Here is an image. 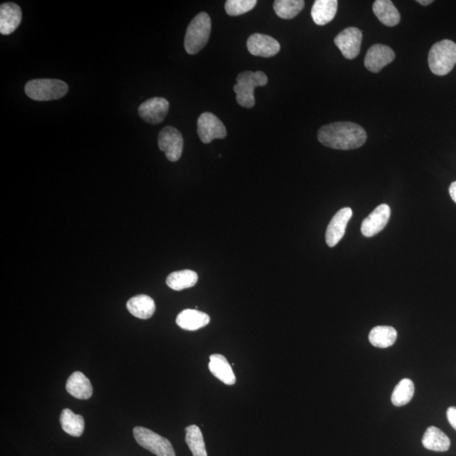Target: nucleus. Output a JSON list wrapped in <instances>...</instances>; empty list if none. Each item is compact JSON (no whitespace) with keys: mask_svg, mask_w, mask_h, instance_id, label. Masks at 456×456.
I'll use <instances>...</instances> for the list:
<instances>
[{"mask_svg":"<svg viewBox=\"0 0 456 456\" xmlns=\"http://www.w3.org/2000/svg\"><path fill=\"white\" fill-rule=\"evenodd\" d=\"M127 309L136 318L147 319L156 311L154 300L147 295H137L128 301Z\"/></svg>","mask_w":456,"mask_h":456,"instance_id":"aec40b11","label":"nucleus"},{"mask_svg":"<svg viewBox=\"0 0 456 456\" xmlns=\"http://www.w3.org/2000/svg\"><path fill=\"white\" fill-rule=\"evenodd\" d=\"M414 391L413 382L409 378H403L395 388L391 396L392 403L395 407H403V405L408 404L413 398Z\"/></svg>","mask_w":456,"mask_h":456,"instance_id":"cd10ccee","label":"nucleus"},{"mask_svg":"<svg viewBox=\"0 0 456 456\" xmlns=\"http://www.w3.org/2000/svg\"><path fill=\"white\" fill-rule=\"evenodd\" d=\"M373 11L385 26H395L400 21V13L390 0H377L373 4Z\"/></svg>","mask_w":456,"mask_h":456,"instance_id":"412c9836","label":"nucleus"},{"mask_svg":"<svg viewBox=\"0 0 456 456\" xmlns=\"http://www.w3.org/2000/svg\"><path fill=\"white\" fill-rule=\"evenodd\" d=\"M249 52L254 56L271 58L279 53L280 43L268 35L254 33L247 41Z\"/></svg>","mask_w":456,"mask_h":456,"instance_id":"ddd939ff","label":"nucleus"},{"mask_svg":"<svg viewBox=\"0 0 456 456\" xmlns=\"http://www.w3.org/2000/svg\"><path fill=\"white\" fill-rule=\"evenodd\" d=\"M256 4V0H228L225 11L228 16H238L252 11Z\"/></svg>","mask_w":456,"mask_h":456,"instance_id":"c85d7f7f","label":"nucleus"},{"mask_svg":"<svg viewBox=\"0 0 456 456\" xmlns=\"http://www.w3.org/2000/svg\"><path fill=\"white\" fill-rule=\"evenodd\" d=\"M338 1L336 0H316L312 7L313 21L318 26H325L334 19Z\"/></svg>","mask_w":456,"mask_h":456,"instance_id":"6ab92c4d","label":"nucleus"},{"mask_svg":"<svg viewBox=\"0 0 456 456\" xmlns=\"http://www.w3.org/2000/svg\"><path fill=\"white\" fill-rule=\"evenodd\" d=\"M170 110V103L163 98H152L140 105L139 115L150 125H157L164 120Z\"/></svg>","mask_w":456,"mask_h":456,"instance_id":"9d476101","label":"nucleus"},{"mask_svg":"<svg viewBox=\"0 0 456 456\" xmlns=\"http://www.w3.org/2000/svg\"><path fill=\"white\" fill-rule=\"evenodd\" d=\"M133 433L137 443L155 455L176 456L171 442L148 428L135 427Z\"/></svg>","mask_w":456,"mask_h":456,"instance_id":"423d86ee","label":"nucleus"},{"mask_svg":"<svg viewBox=\"0 0 456 456\" xmlns=\"http://www.w3.org/2000/svg\"><path fill=\"white\" fill-rule=\"evenodd\" d=\"M449 192L451 199H452L454 202L456 204V181L453 182L452 184L450 185Z\"/></svg>","mask_w":456,"mask_h":456,"instance_id":"7c9ffc66","label":"nucleus"},{"mask_svg":"<svg viewBox=\"0 0 456 456\" xmlns=\"http://www.w3.org/2000/svg\"><path fill=\"white\" fill-rule=\"evenodd\" d=\"M211 321L208 314L196 309H185L177 316V325L182 330L194 331L207 326Z\"/></svg>","mask_w":456,"mask_h":456,"instance_id":"f3484780","label":"nucleus"},{"mask_svg":"<svg viewBox=\"0 0 456 456\" xmlns=\"http://www.w3.org/2000/svg\"><path fill=\"white\" fill-rule=\"evenodd\" d=\"M63 430L73 437H81L85 430V421L81 415H76L70 409H63L61 415Z\"/></svg>","mask_w":456,"mask_h":456,"instance_id":"b1692460","label":"nucleus"},{"mask_svg":"<svg viewBox=\"0 0 456 456\" xmlns=\"http://www.w3.org/2000/svg\"><path fill=\"white\" fill-rule=\"evenodd\" d=\"M68 90L66 82L57 79H36L27 82L25 86L27 97L40 102L61 99Z\"/></svg>","mask_w":456,"mask_h":456,"instance_id":"39448f33","label":"nucleus"},{"mask_svg":"<svg viewBox=\"0 0 456 456\" xmlns=\"http://www.w3.org/2000/svg\"><path fill=\"white\" fill-rule=\"evenodd\" d=\"M185 441L193 456H208L204 437L200 428L190 425L186 428Z\"/></svg>","mask_w":456,"mask_h":456,"instance_id":"bb28decb","label":"nucleus"},{"mask_svg":"<svg viewBox=\"0 0 456 456\" xmlns=\"http://www.w3.org/2000/svg\"><path fill=\"white\" fill-rule=\"evenodd\" d=\"M68 393L80 400H88L93 394V388L88 378L80 371H76L68 378Z\"/></svg>","mask_w":456,"mask_h":456,"instance_id":"dca6fc26","label":"nucleus"},{"mask_svg":"<svg viewBox=\"0 0 456 456\" xmlns=\"http://www.w3.org/2000/svg\"><path fill=\"white\" fill-rule=\"evenodd\" d=\"M303 0H276L274 2V11L281 19L290 20L304 10Z\"/></svg>","mask_w":456,"mask_h":456,"instance_id":"a878e982","label":"nucleus"},{"mask_svg":"<svg viewBox=\"0 0 456 456\" xmlns=\"http://www.w3.org/2000/svg\"><path fill=\"white\" fill-rule=\"evenodd\" d=\"M318 140L325 147L349 150L363 147L367 134L363 128L352 122H336L321 128Z\"/></svg>","mask_w":456,"mask_h":456,"instance_id":"f257e3e1","label":"nucleus"},{"mask_svg":"<svg viewBox=\"0 0 456 456\" xmlns=\"http://www.w3.org/2000/svg\"><path fill=\"white\" fill-rule=\"evenodd\" d=\"M197 281V273L190 270H185L171 273L167 276L166 282L171 289L182 291L195 286Z\"/></svg>","mask_w":456,"mask_h":456,"instance_id":"393cba45","label":"nucleus"},{"mask_svg":"<svg viewBox=\"0 0 456 456\" xmlns=\"http://www.w3.org/2000/svg\"><path fill=\"white\" fill-rule=\"evenodd\" d=\"M197 132L200 140L204 144L216 139H224L227 132L226 127L213 113L205 112L198 118Z\"/></svg>","mask_w":456,"mask_h":456,"instance_id":"6e6552de","label":"nucleus"},{"mask_svg":"<svg viewBox=\"0 0 456 456\" xmlns=\"http://www.w3.org/2000/svg\"><path fill=\"white\" fill-rule=\"evenodd\" d=\"M352 217L353 211L352 209L349 207L341 209L340 211L336 212V215L333 217L330 224L328 225L326 234V244L329 247H335L341 239L343 238L346 226H348V223Z\"/></svg>","mask_w":456,"mask_h":456,"instance_id":"4468645a","label":"nucleus"},{"mask_svg":"<svg viewBox=\"0 0 456 456\" xmlns=\"http://www.w3.org/2000/svg\"><path fill=\"white\" fill-rule=\"evenodd\" d=\"M22 20V11L15 3H4L0 6V33L8 36L19 27Z\"/></svg>","mask_w":456,"mask_h":456,"instance_id":"2eb2a0df","label":"nucleus"},{"mask_svg":"<svg viewBox=\"0 0 456 456\" xmlns=\"http://www.w3.org/2000/svg\"><path fill=\"white\" fill-rule=\"evenodd\" d=\"M158 147L170 162H177L182 156L184 139L176 128L167 126L159 133Z\"/></svg>","mask_w":456,"mask_h":456,"instance_id":"0eeeda50","label":"nucleus"},{"mask_svg":"<svg viewBox=\"0 0 456 456\" xmlns=\"http://www.w3.org/2000/svg\"><path fill=\"white\" fill-rule=\"evenodd\" d=\"M418 4H420L421 6H430L432 3H433L432 0H418Z\"/></svg>","mask_w":456,"mask_h":456,"instance_id":"2f4dec72","label":"nucleus"},{"mask_svg":"<svg viewBox=\"0 0 456 456\" xmlns=\"http://www.w3.org/2000/svg\"><path fill=\"white\" fill-rule=\"evenodd\" d=\"M456 65V44L451 40L436 43L428 53V66L436 76H443L453 70Z\"/></svg>","mask_w":456,"mask_h":456,"instance_id":"20e7f679","label":"nucleus"},{"mask_svg":"<svg viewBox=\"0 0 456 456\" xmlns=\"http://www.w3.org/2000/svg\"><path fill=\"white\" fill-rule=\"evenodd\" d=\"M268 83V77L262 71H244L237 76L234 90L237 102L241 107L253 108L255 105L254 89Z\"/></svg>","mask_w":456,"mask_h":456,"instance_id":"7ed1b4c3","label":"nucleus"},{"mask_svg":"<svg viewBox=\"0 0 456 456\" xmlns=\"http://www.w3.org/2000/svg\"><path fill=\"white\" fill-rule=\"evenodd\" d=\"M368 339L375 348H390L398 339V331L391 326H376L369 333Z\"/></svg>","mask_w":456,"mask_h":456,"instance_id":"5701e85b","label":"nucleus"},{"mask_svg":"<svg viewBox=\"0 0 456 456\" xmlns=\"http://www.w3.org/2000/svg\"><path fill=\"white\" fill-rule=\"evenodd\" d=\"M395 54L389 46L375 44L368 50L364 59V66L369 71L380 72L383 68L394 61Z\"/></svg>","mask_w":456,"mask_h":456,"instance_id":"9b49d317","label":"nucleus"},{"mask_svg":"<svg viewBox=\"0 0 456 456\" xmlns=\"http://www.w3.org/2000/svg\"><path fill=\"white\" fill-rule=\"evenodd\" d=\"M209 371L214 376L227 385H234L236 377L229 363L224 356L214 354L209 357Z\"/></svg>","mask_w":456,"mask_h":456,"instance_id":"a211bd4d","label":"nucleus"},{"mask_svg":"<svg viewBox=\"0 0 456 456\" xmlns=\"http://www.w3.org/2000/svg\"><path fill=\"white\" fill-rule=\"evenodd\" d=\"M212 20L207 13L198 14L190 23L186 31L185 48L191 56L196 54L207 45L211 35Z\"/></svg>","mask_w":456,"mask_h":456,"instance_id":"f03ea898","label":"nucleus"},{"mask_svg":"<svg viewBox=\"0 0 456 456\" xmlns=\"http://www.w3.org/2000/svg\"><path fill=\"white\" fill-rule=\"evenodd\" d=\"M447 418L451 426L456 430V408L450 407L447 410Z\"/></svg>","mask_w":456,"mask_h":456,"instance_id":"c756f323","label":"nucleus"},{"mask_svg":"<svg viewBox=\"0 0 456 456\" xmlns=\"http://www.w3.org/2000/svg\"><path fill=\"white\" fill-rule=\"evenodd\" d=\"M389 205H378L367 218H365L361 226V232L367 238L375 236L384 229L390 218Z\"/></svg>","mask_w":456,"mask_h":456,"instance_id":"f8f14e48","label":"nucleus"},{"mask_svg":"<svg viewBox=\"0 0 456 456\" xmlns=\"http://www.w3.org/2000/svg\"><path fill=\"white\" fill-rule=\"evenodd\" d=\"M422 443L424 448L436 452H445L450 447L449 437L440 428L433 426L427 428Z\"/></svg>","mask_w":456,"mask_h":456,"instance_id":"4be33fe9","label":"nucleus"},{"mask_svg":"<svg viewBox=\"0 0 456 456\" xmlns=\"http://www.w3.org/2000/svg\"><path fill=\"white\" fill-rule=\"evenodd\" d=\"M362 40L361 31L356 27H348L336 36L334 42L344 58L353 59L357 58L360 53Z\"/></svg>","mask_w":456,"mask_h":456,"instance_id":"1a4fd4ad","label":"nucleus"}]
</instances>
